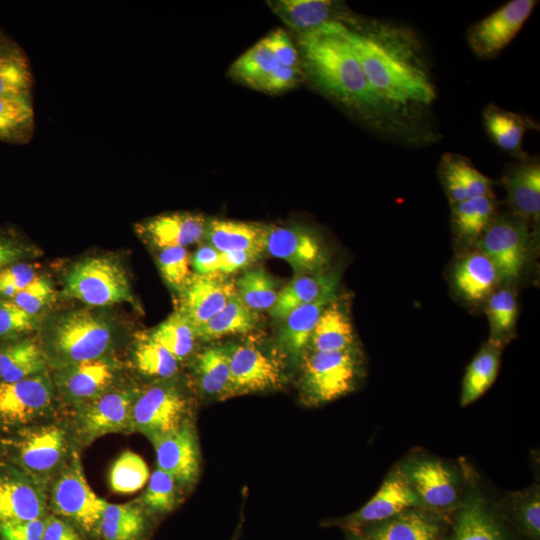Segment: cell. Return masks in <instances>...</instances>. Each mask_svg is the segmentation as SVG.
Returning <instances> with one entry per match:
<instances>
[{"instance_id":"obj_48","label":"cell","mask_w":540,"mask_h":540,"mask_svg":"<svg viewBox=\"0 0 540 540\" xmlns=\"http://www.w3.org/2000/svg\"><path fill=\"white\" fill-rule=\"evenodd\" d=\"M158 266L164 280L179 291H182L193 277L191 257L185 247L161 249Z\"/></svg>"},{"instance_id":"obj_38","label":"cell","mask_w":540,"mask_h":540,"mask_svg":"<svg viewBox=\"0 0 540 540\" xmlns=\"http://www.w3.org/2000/svg\"><path fill=\"white\" fill-rule=\"evenodd\" d=\"M333 300L322 299L299 306L283 319L284 324L279 333V341L287 352L300 356L305 351L323 309Z\"/></svg>"},{"instance_id":"obj_40","label":"cell","mask_w":540,"mask_h":540,"mask_svg":"<svg viewBox=\"0 0 540 540\" xmlns=\"http://www.w3.org/2000/svg\"><path fill=\"white\" fill-rule=\"evenodd\" d=\"M486 314L490 325L489 340L504 347L513 335L518 316V303L511 286L496 289L488 298Z\"/></svg>"},{"instance_id":"obj_13","label":"cell","mask_w":540,"mask_h":540,"mask_svg":"<svg viewBox=\"0 0 540 540\" xmlns=\"http://www.w3.org/2000/svg\"><path fill=\"white\" fill-rule=\"evenodd\" d=\"M413 508L423 507L398 465L388 473L378 491L364 506L335 523L346 530H359Z\"/></svg>"},{"instance_id":"obj_47","label":"cell","mask_w":540,"mask_h":540,"mask_svg":"<svg viewBox=\"0 0 540 540\" xmlns=\"http://www.w3.org/2000/svg\"><path fill=\"white\" fill-rule=\"evenodd\" d=\"M177 482L167 472L156 468L150 475L148 486L141 497V505L148 511L164 514L177 503Z\"/></svg>"},{"instance_id":"obj_7","label":"cell","mask_w":540,"mask_h":540,"mask_svg":"<svg viewBox=\"0 0 540 540\" xmlns=\"http://www.w3.org/2000/svg\"><path fill=\"white\" fill-rule=\"evenodd\" d=\"M55 480L50 506L54 514L72 523L82 534L98 536V527L106 501L89 486L76 454Z\"/></svg>"},{"instance_id":"obj_24","label":"cell","mask_w":540,"mask_h":540,"mask_svg":"<svg viewBox=\"0 0 540 540\" xmlns=\"http://www.w3.org/2000/svg\"><path fill=\"white\" fill-rule=\"evenodd\" d=\"M438 174L450 204L493 195V181L477 170L463 155L443 154Z\"/></svg>"},{"instance_id":"obj_51","label":"cell","mask_w":540,"mask_h":540,"mask_svg":"<svg viewBox=\"0 0 540 540\" xmlns=\"http://www.w3.org/2000/svg\"><path fill=\"white\" fill-rule=\"evenodd\" d=\"M34 316L12 300H0V339L13 338L34 329Z\"/></svg>"},{"instance_id":"obj_10","label":"cell","mask_w":540,"mask_h":540,"mask_svg":"<svg viewBox=\"0 0 540 540\" xmlns=\"http://www.w3.org/2000/svg\"><path fill=\"white\" fill-rule=\"evenodd\" d=\"M264 229V251L286 261L301 274L324 271L328 251L311 229L298 226L267 225Z\"/></svg>"},{"instance_id":"obj_4","label":"cell","mask_w":540,"mask_h":540,"mask_svg":"<svg viewBox=\"0 0 540 540\" xmlns=\"http://www.w3.org/2000/svg\"><path fill=\"white\" fill-rule=\"evenodd\" d=\"M63 294L90 306L133 301L125 271L107 257H90L73 265L65 278Z\"/></svg>"},{"instance_id":"obj_49","label":"cell","mask_w":540,"mask_h":540,"mask_svg":"<svg viewBox=\"0 0 540 540\" xmlns=\"http://www.w3.org/2000/svg\"><path fill=\"white\" fill-rule=\"evenodd\" d=\"M513 516L521 531L532 540L540 538V493L538 486L513 495Z\"/></svg>"},{"instance_id":"obj_35","label":"cell","mask_w":540,"mask_h":540,"mask_svg":"<svg viewBox=\"0 0 540 540\" xmlns=\"http://www.w3.org/2000/svg\"><path fill=\"white\" fill-rule=\"evenodd\" d=\"M503 347L488 341L468 365L461 389L460 405H467L481 397L495 381Z\"/></svg>"},{"instance_id":"obj_21","label":"cell","mask_w":540,"mask_h":540,"mask_svg":"<svg viewBox=\"0 0 540 540\" xmlns=\"http://www.w3.org/2000/svg\"><path fill=\"white\" fill-rule=\"evenodd\" d=\"M447 540H513L504 523L478 491L470 490L456 509Z\"/></svg>"},{"instance_id":"obj_23","label":"cell","mask_w":540,"mask_h":540,"mask_svg":"<svg viewBox=\"0 0 540 540\" xmlns=\"http://www.w3.org/2000/svg\"><path fill=\"white\" fill-rule=\"evenodd\" d=\"M512 214L526 222H538L540 215V165L528 157L512 164L502 179Z\"/></svg>"},{"instance_id":"obj_32","label":"cell","mask_w":540,"mask_h":540,"mask_svg":"<svg viewBox=\"0 0 540 540\" xmlns=\"http://www.w3.org/2000/svg\"><path fill=\"white\" fill-rule=\"evenodd\" d=\"M147 528V514L141 504L106 502L98 527V537L101 540H142Z\"/></svg>"},{"instance_id":"obj_33","label":"cell","mask_w":540,"mask_h":540,"mask_svg":"<svg viewBox=\"0 0 540 540\" xmlns=\"http://www.w3.org/2000/svg\"><path fill=\"white\" fill-rule=\"evenodd\" d=\"M494 195L451 204V224L457 238L474 244L496 218Z\"/></svg>"},{"instance_id":"obj_42","label":"cell","mask_w":540,"mask_h":540,"mask_svg":"<svg viewBox=\"0 0 540 540\" xmlns=\"http://www.w3.org/2000/svg\"><path fill=\"white\" fill-rule=\"evenodd\" d=\"M34 130L32 100L0 96V140L27 142Z\"/></svg>"},{"instance_id":"obj_12","label":"cell","mask_w":540,"mask_h":540,"mask_svg":"<svg viewBox=\"0 0 540 540\" xmlns=\"http://www.w3.org/2000/svg\"><path fill=\"white\" fill-rule=\"evenodd\" d=\"M13 439L10 446L17 466L36 478L54 471L67 453V437L58 425L24 428Z\"/></svg>"},{"instance_id":"obj_3","label":"cell","mask_w":540,"mask_h":540,"mask_svg":"<svg viewBox=\"0 0 540 540\" xmlns=\"http://www.w3.org/2000/svg\"><path fill=\"white\" fill-rule=\"evenodd\" d=\"M362 357L355 347L335 352L308 353L304 358L302 384L308 401L329 403L356 387L362 375Z\"/></svg>"},{"instance_id":"obj_43","label":"cell","mask_w":540,"mask_h":540,"mask_svg":"<svg viewBox=\"0 0 540 540\" xmlns=\"http://www.w3.org/2000/svg\"><path fill=\"white\" fill-rule=\"evenodd\" d=\"M235 288L240 300L255 312L271 309L279 292L274 279L262 268L246 271Z\"/></svg>"},{"instance_id":"obj_20","label":"cell","mask_w":540,"mask_h":540,"mask_svg":"<svg viewBox=\"0 0 540 540\" xmlns=\"http://www.w3.org/2000/svg\"><path fill=\"white\" fill-rule=\"evenodd\" d=\"M216 275H193L181 291L179 312L196 330L216 315L236 294L235 285Z\"/></svg>"},{"instance_id":"obj_37","label":"cell","mask_w":540,"mask_h":540,"mask_svg":"<svg viewBox=\"0 0 540 540\" xmlns=\"http://www.w3.org/2000/svg\"><path fill=\"white\" fill-rule=\"evenodd\" d=\"M45 357L31 340H19L0 348V379L11 383L43 374Z\"/></svg>"},{"instance_id":"obj_39","label":"cell","mask_w":540,"mask_h":540,"mask_svg":"<svg viewBox=\"0 0 540 540\" xmlns=\"http://www.w3.org/2000/svg\"><path fill=\"white\" fill-rule=\"evenodd\" d=\"M257 323V312L249 309L236 293L216 315L197 328L195 333L201 339L214 340L250 332Z\"/></svg>"},{"instance_id":"obj_1","label":"cell","mask_w":540,"mask_h":540,"mask_svg":"<svg viewBox=\"0 0 540 540\" xmlns=\"http://www.w3.org/2000/svg\"><path fill=\"white\" fill-rule=\"evenodd\" d=\"M341 30L372 89L385 102L404 111L435 100L423 48L412 30L383 21H373L360 31L342 23Z\"/></svg>"},{"instance_id":"obj_44","label":"cell","mask_w":540,"mask_h":540,"mask_svg":"<svg viewBox=\"0 0 540 540\" xmlns=\"http://www.w3.org/2000/svg\"><path fill=\"white\" fill-rule=\"evenodd\" d=\"M150 337L177 360H182L192 352L197 336L189 320L176 311L163 321Z\"/></svg>"},{"instance_id":"obj_25","label":"cell","mask_w":540,"mask_h":540,"mask_svg":"<svg viewBox=\"0 0 540 540\" xmlns=\"http://www.w3.org/2000/svg\"><path fill=\"white\" fill-rule=\"evenodd\" d=\"M113 379L114 368L102 357L66 365L57 377L65 395L87 403L105 393Z\"/></svg>"},{"instance_id":"obj_60","label":"cell","mask_w":540,"mask_h":540,"mask_svg":"<svg viewBox=\"0 0 540 540\" xmlns=\"http://www.w3.org/2000/svg\"><path fill=\"white\" fill-rule=\"evenodd\" d=\"M0 382H1V379H0Z\"/></svg>"},{"instance_id":"obj_29","label":"cell","mask_w":540,"mask_h":540,"mask_svg":"<svg viewBox=\"0 0 540 540\" xmlns=\"http://www.w3.org/2000/svg\"><path fill=\"white\" fill-rule=\"evenodd\" d=\"M482 118L486 133L496 146L519 159L528 157L522 150V142L526 131L535 128L534 122L495 104L484 108Z\"/></svg>"},{"instance_id":"obj_54","label":"cell","mask_w":540,"mask_h":540,"mask_svg":"<svg viewBox=\"0 0 540 540\" xmlns=\"http://www.w3.org/2000/svg\"><path fill=\"white\" fill-rule=\"evenodd\" d=\"M45 517L0 523V540H43Z\"/></svg>"},{"instance_id":"obj_57","label":"cell","mask_w":540,"mask_h":540,"mask_svg":"<svg viewBox=\"0 0 540 540\" xmlns=\"http://www.w3.org/2000/svg\"><path fill=\"white\" fill-rule=\"evenodd\" d=\"M259 257V254L239 251V252H220V266L219 274H232L237 272L239 269L248 267L250 264L255 262Z\"/></svg>"},{"instance_id":"obj_46","label":"cell","mask_w":540,"mask_h":540,"mask_svg":"<svg viewBox=\"0 0 540 540\" xmlns=\"http://www.w3.org/2000/svg\"><path fill=\"white\" fill-rule=\"evenodd\" d=\"M134 362L141 373L159 378L173 376L178 368V360L151 337L137 343Z\"/></svg>"},{"instance_id":"obj_31","label":"cell","mask_w":540,"mask_h":540,"mask_svg":"<svg viewBox=\"0 0 540 540\" xmlns=\"http://www.w3.org/2000/svg\"><path fill=\"white\" fill-rule=\"evenodd\" d=\"M270 9L299 34L336 21V4L328 0H276L267 1Z\"/></svg>"},{"instance_id":"obj_28","label":"cell","mask_w":540,"mask_h":540,"mask_svg":"<svg viewBox=\"0 0 540 540\" xmlns=\"http://www.w3.org/2000/svg\"><path fill=\"white\" fill-rule=\"evenodd\" d=\"M203 238L222 253L246 251L260 255L264 251V229L255 223L208 219Z\"/></svg>"},{"instance_id":"obj_30","label":"cell","mask_w":540,"mask_h":540,"mask_svg":"<svg viewBox=\"0 0 540 540\" xmlns=\"http://www.w3.org/2000/svg\"><path fill=\"white\" fill-rule=\"evenodd\" d=\"M310 344L312 350L317 352H335L355 347L350 317L337 298L323 309Z\"/></svg>"},{"instance_id":"obj_8","label":"cell","mask_w":540,"mask_h":540,"mask_svg":"<svg viewBox=\"0 0 540 540\" xmlns=\"http://www.w3.org/2000/svg\"><path fill=\"white\" fill-rule=\"evenodd\" d=\"M399 467L424 509L444 514L460 505V482L446 463L428 456H416Z\"/></svg>"},{"instance_id":"obj_2","label":"cell","mask_w":540,"mask_h":540,"mask_svg":"<svg viewBox=\"0 0 540 540\" xmlns=\"http://www.w3.org/2000/svg\"><path fill=\"white\" fill-rule=\"evenodd\" d=\"M342 22L330 21L299 34L304 70L327 96L358 113L374 127L401 134L403 111L381 99L369 84L353 48L342 34Z\"/></svg>"},{"instance_id":"obj_19","label":"cell","mask_w":540,"mask_h":540,"mask_svg":"<svg viewBox=\"0 0 540 540\" xmlns=\"http://www.w3.org/2000/svg\"><path fill=\"white\" fill-rule=\"evenodd\" d=\"M133 396L126 390L105 392L79 413V431L85 440L131 429Z\"/></svg>"},{"instance_id":"obj_52","label":"cell","mask_w":540,"mask_h":540,"mask_svg":"<svg viewBox=\"0 0 540 540\" xmlns=\"http://www.w3.org/2000/svg\"><path fill=\"white\" fill-rule=\"evenodd\" d=\"M37 276L35 268L30 264L16 262L6 266L0 271V297L11 300Z\"/></svg>"},{"instance_id":"obj_59","label":"cell","mask_w":540,"mask_h":540,"mask_svg":"<svg viewBox=\"0 0 540 540\" xmlns=\"http://www.w3.org/2000/svg\"><path fill=\"white\" fill-rule=\"evenodd\" d=\"M347 540H364L361 534L356 530H347Z\"/></svg>"},{"instance_id":"obj_55","label":"cell","mask_w":540,"mask_h":540,"mask_svg":"<svg viewBox=\"0 0 540 540\" xmlns=\"http://www.w3.org/2000/svg\"><path fill=\"white\" fill-rule=\"evenodd\" d=\"M43 540H84V538L72 523L55 514H49L45 517Z\"/></svg>"},{"instance_id":"obj_56","label":"cell","mask_w":540,"mask_h":540,"mask_svg":"<svg viewBox=\"0 0 540 540\" xmlns=\"http://www.w3.org/2000/svg\"><path fill=\"white\" fill-rule=\"evenodd\" d=\"M191 266L198 275L219 274L220 252L210 245L202 246L191 258Z\"/></svg>"},{"instance_id":"obj_50","label":"cell","mask_w":540,"mask_h":540,"mask_svg":"<svg viewBox=\"0 0 540 540\" xmlns=\"http://www.w3.org/2000/svg\"><path fill=\"white\" fill-rule=\"evenodd\" d=\"M11 300L23 311L35 316L49 304L54 302L55 292L48 279L37 276Z\"/></svg>"},{"instance_id":"obj_22","label":"cell","mask_w":540,"mask_h":540,"mask_svg":"<svg viewBox=\"0 0 540 540\" xmlns=\"http://www.w3.org/2000/svg\"><path fill=\"white\" fill-rule=\"evenodd\" d=\"M206 220L201 214L173 212L139 223L137 230L151 244L160 249L186 247L203 238Z\"/></svg>"},{"instance_id":"obj_61","label":"cell","mask_w":540,"mask_h":540,"mask_svg":"<svg viewBox=\"0 0 540 540\" xmlns=\"http://www.w3.org/2000/svg\"><path fill=\"white\" fill-rule=\"evenodd\" d=\"M0 40H1V38H0Z\"/></svg>"},{"instance_id":"obj_27","label":"cell","mask_w":540,"mask_h":540,"mask_svg":"<svg viewBox=\"0 0 540 540\" xmlns=\"http://www.w3.org/2000/svg\"><path fill=\"white\" fill-rule=\"evenodd\" d=\"M337 285L338 276L325 270L302 274L278 292L270 313L273 317L283 320L299 306L322 299H335Z\"/></svg>"},{"instance_id":"obj_41","label":"cell","mask_w":540,"mask_h":540,"mask_svg":"<svg viewBox=\"0 0 540 540\" xmlns=\"http://www.w3.org/2000/svg\"><path fill=\"white\" fill-rule=\"evenodd\" d=\"M198 382L209 395L231 393V371L228 349L210 347L201 352L197 363Z\"/></svg>"},{"instance_id":"obj_26","label":"cell","mask_w":540,"mask_h":540,"mask_svg":"<svg viewBox=\"0 0 540 540\" xmlns=\"http://www.w3.org/2000/svg\"><path fill=\"white\" fill-rule=\"evenodd\" d=\"M452 281L458 295L471 303L487 300L501 282L495 265L478 249L458 260Z\"/></svg>"},{"instance_id":"obj_34","label":"cell","mask_w":540,"mask_h":540,"mask_svg":"<svg viewBox=\"0 0 540 540\" xmlns=\"http://www.w3.org/2000/svg\"><path fill=\"white\" fill-rule=\"evenodd\" d=\"M33 77L29 60L14 42L0 40V96L32 100Z\"/></svg>"},{"instance_id":"obj_9","label":"cell","mask_w":540,"mask_h":540,"mask_svg":"<svg viewBox=\"0 0 540 540\" xmlns=\"http://www.w3.org/2000/svg\"><path fill=\"white\" fill-rule=\"evenodd\" d=\"M537 1L511 0L474 23L467 32L472 52L480 59L496 58L520 32Z\"/></svg>"},{"instance_id":"obj_16","label":"cell","mask_w":540,"mask_h":540,"mask_svg":"<svg viewBox=\"0 0 540 540\" xmlns=\"http://www.w3.org/2000/svg\"><path fill=\"white\" fill-rule=\"evenodd\" d=\"M447 528L444 514L413 508L356 531L364 540H446Z\"/></svg>"},{"instance_id":"obj_36","label":"cell","mask_w":540,"mask_h":540,"mask_svg":"<svg viewBox=\"0 0 540 540\" xmlns=\"http://www.w3.org/2000/svg\"><path fill=\"white\" fill-rule=\"evenodd\" d=\"M279 66L277 59L260 40L231 64L229 74L237 82L267 93Z\"/></svg>"},{"instance_id":"obj_6","label":"cell","mask_w":540,"mask_h":540,"mask_svg":"<svg viewBox=\"0 0 540 540\" xmlns=\"http://www.w3.org/2000/svg\"><path fill=\"white\" fill-rule=\"evenodd\" d=\"M111 339V328L105 319L80 309L56 321L50 344L56 357L69 365L102 357Z\"/></svg>"},{"instance_id":"obj_58","label":"cell","mask_w":540,"mask_h":540,"mask_svg":"<svg viewBox=\"0 0 540 540\" xmlns=\"http://www.w3.org/2000/svg\"><path fill=\"white\" fill-rule=\"evenodd\" d=\"M27 250L18 243L0 238V271L26 256Z\"/></svg>"},{"instance_id":"obj_14","label":"cell","mask_w":540,"mask_h":540,"mask_svg":"<svg viewBox=\"0 0 540 540\" xmlns=\"http://www.w3.org/2000/svg\"><path fill=\"white\" fill-rule=\"evenodd\" d=\"M52 401V385L44 374L0 382V425L18 427L33 422L49 409Z\"/></svg>"},{"instance_id":"obj_11","label":"cell","mask_w":540,"mask_h":540,"mask_svg":"<svg viewBox=\"0 0 540 540\" xmlns=\"http://www.w3.org/2000/svg\"><path fill=\"white\" fill-rule=\"evenodd\" d=\"M185 413V398L175 387L152 386L134 400L131 429L152 441L178 429L186 421Z\"/></svg>"},{"instance_id":"obj_17","label":"cell","mask_w":540,"mask_h":540,"mask_svg":"<svg viewBox=\"0 0 540 540\" xmlns=\"http://www.w3.org/2000/svg\"><path fill=\"white\" fill-rule=\"evenodd\" d=\"M157 468L170 474L178 484L191 485L198 477L200 454L197 437L186 420L178 429L155 438Z\"/></svg>"},{"instance_id":"obj_15","label":"cell","mask_w":540,"mask_h":540,"mask_svg":"<svg viewBox=\"0 0 540 540\" xmlns=\"http://www.w3.org/2000/svg\"><path fill=\"white\" fill-rule=\"evenodd\" d=\"M46 503L39 478L19 467L0 469V523L44 518Z\"/></svg>"},{"instance_id":"obj_5","label":"cell","mask_w":540,"mask_h":540,"mask_svg":"<svg viewBox=\"0 0 540 540\" xmlns=\"http://www.w3.org/2000/svg\"><path fill=\"white\" fill-rule=\"evenodd\" d=\"M475 248L492 261L500 281L510 286L521 278L529 261V223L512 213L496 216Z\"/></svg>"},{"instance_id":"obj_53","label":"cell","mask_w":540,"mask_h":540,"mask_svg":"<svg viewBox=\"0 0 540 540\" xmlns=\"http://www.w3.org/2000/svg\"><path fill=\"white\" fill-rule=\"evenodd\" d=\"M261 40L280 65L299 68L298 50L283 29H275Z\"/></svg>"},{"instance_id":"obj_18","label":"cell","mask_w":540,"mask_h":540,"mask_svg":"<svg viewBox=\"0 0 540 540\" xmlns=\"http://www.w3.org/2000/svg\"><path fill=\"white\" fill-rule=\"evenodd\" d=\"M231 371V393L263 392L282 383L278 363L251 344L228 349Z\"/></svg>"},{"instance_id":"obj_45","label":"cell","mask_w":540,"mask_h":540,"mask_svg":"<svg viewBox=\"0 0 540 540\" xmlns=\"http://www.w3.org/2000/svg\"><path fill=\"white\" fill-rule=\"evenodd\" d=\"M149 477V468L144 459L139 454L126 450L113 462L108 479L113 492L129 494L144 487Z\"/></svg>"}]
</instances>
